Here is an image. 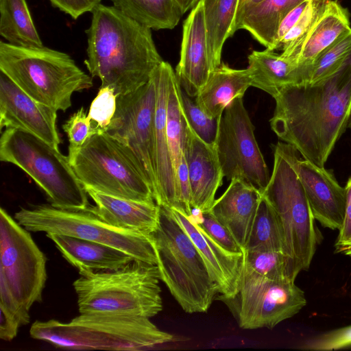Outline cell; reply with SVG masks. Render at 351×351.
<instances>
[{
  "instance_id": "cell-37",
  "label": "cell",
  "mask_w": 351,
  "mask_h": 351,
  "mask_svg": "<svg viewBox=\"0 0 351 351\" xmlns=\"http://www.w3.org/2000/svg\"><path fill=\"white\" fill-rule=\"evenodd\" d=\"M351 346V325L312 337L304 341L300 348L307 350L326 351Z\"/></svg>"
},
{
  "instance_id": "cell-29",
  "label": "cell",
  "mask_w": 351,
  "mask_h": 351,
  "mask_svg": "<svg viewBox=\"0 0 351 351\" xmlns=\"http://www.w3.org/2000/svg\"><path fill=\"white\" fill-rule=\"evenodd\" d=\"M117 10L154 30L172 29L183 13L176 0H109Z\"/></svg>"
},
{
  "instance_id": "cell-30",
  "label": "cell",
  "mask_w": 351,
  "mask_h": 351,
  "mask_svg": "<svg viewBox=\"0 0 351 351\" xmlns=\"http://www.w3.org/2000/svg\"><path fill=\"white\" fill-rule=\"evenodd\" d=\"M0 35L16 46H44L26 0H0Z\"/></svg>"
},
{
  "instance_id": "cell-10",
  "label": "cell",
  "mask_w": 351,
  "mask_h": 351,
  "mask_svg": "<svg viewBox=\"0 0 351 351\" xmlns=\"http://www.w3.org/2000/svg\"><path fill=\"white\" fill-rule=\"evenodd\" d=\"M14 219L29 232L74 237L119 249L138 260L156 265L152 235L120 228L106 222L90 204L83 209H62L50 204L21 208Z\"/></svg>"
},
{
  "instance_id": "cell-25",
  "label": "cell",
  "mask_w": 351,
  "mask_h": 351,
  "mask_svg": "<svg viewBox=\"0 0 351 351\" xmlns=\"http://www.w3.org/2000/svg\"><path fill=\"white\" fill-rule=\"evenodd\" d=\"M252 77L247 69H237L221 62L210 73L195 101L210 117L219 119L236 98H243Z\"/></svg>"
},
{
  "instance_id": "cell-22",
  "label": "cell",
  "mask_w": 351,
  "mask_h": 351,
  "mask_svg": "<svg viewBox=\"0 0 351 351\" xmlns=\"http://www.w3.org/2000/svg\"><path fill=\"white\" fill-rule=\"evenodd\" d=\"M93 200V208L108 223L126 230L151 235L157 228L160 206L155 201H137L86 189Z\"/></svg>"
},
{
  "instance_id": "cell-23",
  "label": "cell",
  "mask_w": 351,
  "mask_h": 351,
  "mask_svg": "<svg viewBox=\"0 0 351 351\" xmlns=\"http://www.w3.org/2000/svg\"><path fill=\"white\" fill-rule=\"evenodd\" d=\"M62 256L79 274L87 271H114L133 260L130 254L115 247L74 237L47 234Z\"/></svg>"
},
{
  "instance_id": "cell-20",
  "label": "cell",
  "mask_w": 351,
  "mask_h": 351,
  "mask_svg": "<svg viewBox=\"0 0 351 351\" xmlns=\"http://www.w3.org/2000/svg\"><path fill=\"white\" fill-rule=\"evenodd\" d=\"M186 120V119H185ZM185 154L193 208L210 210L224 178L215 145L199 138L186 120Z\"/></svg>"
},
{
  "instance_id": "cell-26",
  "label": "cell",
  "mask_w": 351,
  "mask_h": 351,
  "mask_svg": "<svg viewBox=\"0 0 351 351\" xmlns=\"http://www.w3.org/2000/svg\"><path fill=\"white\" fill-rule=\"evenodd\" d=\"M351 32L350 14L338 0H329L325 9L306 36L297 63L307 70L328 48Z\"/></svg>"
},
{
  "instance_id": "cell-6",
  "label": "cell",
  "mask_w": 351,
  "mask_h": 351,
  "mask_svg": "<svg viewBox=\"0 0 351 351\" xmlns=\"http://www.w3.org/2000/svg\"><path fill=\"white\" fill-rule=\"evenodd\" d=\"M160 280L188 313L208 311L219 294L199 250L169 208L160 206L152 233Z\"/></svg>"
},
{
  "instance_id": "cell-21",
  "label": "cell",
  "mask_w": 351,
  "mask_h": 351,
  "mask_svg": "<svg viewBox=\"0 0 351 351\" xmlns=\"http://www.w3.org/2000/svg\"><path fill=\"white\" fill-rule=\"evenodd\" d=\"M261 195L252 185L234 178L215 200L210 210L243 249L247 241Z\"/></svg>"
},
{
  "instance_id": "cell-12",
  "label": "cell",
  "mask_w": 351,
  "mask_h": 351,
  "mask_svg": "<svg viewBox=\"0 0 351 351\" xmlns=\"http://www.w3.org/2000/svg\"><path fill=\"white\" fill-rule=\"evenodd\" d=\"M221 300L243 329H271L306 304L304 293L295 280L267 278L243 267L236 295Z\"/></svg>"
},
{
  "instance_id": "cell-13",
  "label": "cell",
  "mask_w": 351,
  "mask_h": 351,
  "mask_svg": "<svg viewBox=\"0 0 351 351\" xmlns=\"http://www.w3.org/2000/svg\"><path fill=\"white\" fill-rule=\"evenodd\" d=\"M214 145L223 175L228 180L239 178L261 193L264 191L269 172L243 98L234 99L224 110Z\"/></svg>"
},
{
  "instance_id": "cell-16",
  "label": "cell",
  "mask_w": 351,
  "mask_h": 351,
  "mask_svg": "<svg viewBox=\"0 0 351 351\" xmlns=\"http://www.w3.org/2000/svg\"><path fill=\"white\" fill-rule=\"evenodd\" d=\"M173 71L171 64L163 60L153 73L156 88L154 156L157 193L155 202L160 206L182 210L180 193L172 165L167 135L169 80Z\"/></svg>"
},
{
  "instance_id": "cell-11",
  "label": "cell",
  "mask_w": 351,
  "mask_h": 351,
  "mask_svg": "<svg viewBox=\"0 0 351 351\" xmlns=\"http://www.w3.org/2000/svg\"><path fill=\"white\" fill-rule=\"evenodd\" d=\"M0 282L9 289L20 306L29 312L42 301L47 278V258L29 231L0 209Z\"/></svg>"
},
{
  "instance_id": "cell-7",
  "label": "cell",
  "mask_w": 351,
  "mask_h": 351,
  "mask_svg": "<svg viewBox=\"0 0 351 351\" xmlns=\"http://www.w3.org/2000/svg\"><path fill=\"white\" fill-rule=\"evenodd\" d=\"M274 151L273 171L262 193L278 215L284 234L285 253L298 276L308 269L315 252V219L296 171L299 152L281 141Z\"/></svg>"
},
{
  "instance_id": "cell-35",
  "label": "cell",
  "mask_w": 351,
  "mask_h": 351,
  "mask_svg": "<svg viewBox=\"0 0 351 351\" xmlns=\"http://www.w3.org/2000/svg\"><path fill=\"white\" fill-rule=\"evenodd\" d=\"M191 98L182 89L181 106L184 117L199 138L213 145L217 138L220 118L208 116Z\"/></svg>"
},
{
  "instance_id": "cell-45",
  "label": "cell",
  "mask_w": 351,
  "mask_h": 351,
  "mask_svg": "<svg viewBox=\"0 0 351 351\" xmlns=\"http://www.w3.org/2000/svg\"><path fill=\"white\" fill-rule=\"evenodd\" d=\"M335 252L349 256L351 258V237L341 243H336L335 245Z\"/></svg>"
},
{
  "instance_id": "cell-44",
  "label": "cell",
  "mask_w": 351,
  "mask_h": 351,
  "mask_svg": "<svg viewBox=\"0 0 351 351\" xmlns=\"http://www.w3.org/2000/svg\"><path fill=\"white\" fill-rule=\"evenodd\" d=\"M261 1L262 0H239V7L236 16V24L248 9Z\"/></svg>"
},
{
  "instance_id": "cell-17",
  "label": "cell",
  "mask_w": 351,
  "mask_h": 351,
  "mask_svg": "<svg viewBox=\"0 0 351 351\" xmlns=\"http://www.w3.org/2000/svg\"><path fill=\"white\" fill-rule=\"evenodd\" d=\"M213 70L208 55L204 1L199 0L183 23L180 57L175 73L182 90L193 98Z\"/></svg>"
},
{
  "instance_id": "cell-34",
  "label": "cell",
  "mask_w": 351,
  "mask_h": 351,
  "mask_svg": "<svg viewBox=\"0 0 351 351\" xmlns=\"http://www.w3.org/2000/svg\"><path fill=\"white\" fill-rule=\"evenodd\" d=\"M350 53L351 32L326 50L308 69L306 83H315L332 75L344 63Z\"/></svg>"
},
{
  "instance_id": "cell-42",
  "label": "cell",
  "mask_w": 351,
  "mask_h": 351,
  "mask_svg": "<svg viewBox=\"0 0 351 351\" xmlns=\"http://www.w3.org/2000/svg\"><path fill=\"white\" fill-rule=\"evenodd\" d=\"M0 338L2 340L12 341L21 327L18 321L4 308L0 307Z\"/></svg>"
},
{
  "instance_id": "cell-36",
  "label": "cell",
  "mask_w": 351,
  "mask_h": 351,
  "mask_svg": "<svg viewBox=\"0 0 351 351\" xmlns=\"http://www.w3.org/2000/svg\"><path fill=\"white\" fill-rule=\"evenodd\" d=\"M117 96L108 86H100L98 93L91 102L88 117L96 133L106 132L114 116Z\"/></svg>"
},
{
  "instance_id": "cell-31",
  "label": "cell",
  "mask_w": 351,
  "mask_h": 351,
  "mask_svg": "<svg viewBox=\"0 0 351 351\" xmlns=\"http://www.w3.org/2000/svg\"><path fill=\"white\" fill-rule=\"evenodd\" d=\"M262 250L281 251L285 253L284 234L280 219L263 193L247 241L243 248L245 251Z\"/></svg>"
},
{
  "instance_id": "cell-14",
  "label": "cell",
  "mask_w": 351,
  "mask_h": 351,
  "mask_svg": "<svg viewBox=\"0 0 351 351\" xmlns=\"http://www.w3.org/2000/svg\"><path fill=\"white\" fill-rule=\"evenodd\" d=\"M156 83L150 80L117 97V109L106 133L127 146L135 156L154 193H157L154 156Z\"/></svg>"
},
{
  "instance_id": "cell-28",
  "label": "cell",
  "mask_w": 351,
  "mask_h": 351,
  "mask_svg": "<svg viewBox=\"0 0 351 351\" xmlns=\"http://www.w3.org/2000/svg\"><path fill=\"white\" fill-rule=\"evenodd\" d=\"M208 34V49L214 69L221 64L226 40L236 30V16L239 0H203Z\"/></svg>"
},
{
  "instance_id": "cell-1",
  "label": "cell",
  "mask_w": 351,
  "mask_h": 351,
  "mask_svg": "<svg viewBox=\"0 0 351 351\" xmlns=\"http://www.w3.org/2000/svg\"><path fill=\"white\" fill-rule=\"evenodd\" d=\"M271 130L303 158L324 167L348 128L351 108V53L341 67L315 83L291 86L274 97Z\"/></svg>"
},
{
  "instance_id": "cell-5",
  "label": "cell",
  "mask_w": 351,
  "mask_h": 351,
  "mask_svg": "<svg viewBox=\"0 0 351 351\" xmlns=\"http://www.w3.org/2000/svg\"><path fill=\"white\" fill-rule=\"evenodd\" d=\"M80 274L73 283L80 313L151 318L162 310L156 265L133 260L117 270Z\"/></svg>"
},
{
  "instance_id": "cell-32",
  "label": "cell",
  "mask_w": 351,
  "mask_h": 351,
  "mask_svg": "<svg viewBox=\"0 0 351 351\" xmlns=\"http://www.w3.org/2000/svg\"><path fill=\"white\" fill-rule=\"evenodd\" d=\"M243 268L261 276L274 279L295 280V274L289 257L281 251L243 250Z\"/></svg>"
},
{
  "instance_id": "cell-8",
  "label": "cell",
  "mask_w": 351,
  "mask_h": 351,
  "mask_svg": "<svg viewBox=\"0 0 351 351\" xmlns=\"http://www.w3.org/2000/svg\"><path fill=\"white\" fill-rule=\"evenodd\" d=\"M0 160L29 175L45 193L50 204L62 209H83L88 193L68 156L30 133L5 129L0 138Z\"/></svg>"
},
{
  "instance_id": "cell-38",
  "label": "cell",
  "mask_w": 351,
  "mask_h": 351,
  "mask_svg": "<svg viewBox=\"0 0 351 351\" xmlns=\"http://www.w3.org/2000/svg\"><path fill=\"white\" fill-rule=\"evenodd\" d=\"M62 129L68 136L69 152L79 149L91 136L97 134L83 107L70 117Z\"/></svg>"
},
{
  "instance_id": "cell-18",
  "label": "cell",
  "mask_w": 351,
  "mask_h": 351,
  "mask_svg": "<svg viewBox=\"0 0 351 351\" xmlns=\"http://www.w3.org/2000/svg\"><path fill=\"white\" fill-rule=\"evenodd\" d=\"M172 215L189 234L199 250L215 282L219 300L234 297L239 289L243 267V252H230L214 241L191 216L169 208Z\"/></svg>"
},
{
  "instance_id": "cell-24",
  "label": "cell",
  "mask_w": 351,
  "mask_h": 351,
  "mask_svg": "<svg viewBox=\"0 0 351 351\" xmlns=\"http://www.w3.org/2000/svg\"><path fill=\"white\" fill-rule=\"evenodd\" d=\"M247 60V69L252 77V86L266 92L272 97L287 87L306 82L304 66L273 50H254Z\"/></svg>"
},
{
  "instance_id": "cell-9",
  "label": "cell",
  "mask_w": 351,
  "mask_h": 351,
  "mask_svg": "<svg viewBox=\"0 0 351 351\" xmlns=\"http://www.w3.org/2000/svg\"><path fill=\"white\" fill-rule=\"evenodd\" d=\"M68 158L85 189L137 200L155 201L152 188L131 150L106 132L91 136Z\"/></svg>"
},
{
  "instance_id": "cell-2",
  "label": "cell",
  "mask_w": 351,
  "mask_h": 351,
  "mask_svg": "<svg viewBox=\"0 0 351 351\" xmlns=\"http://www.w3.org/2000/svg\"><path fill=\"white\" fill-rule=\"evenodd\" d=\"M84 64L101 87L112 88L118 97L147 83L163 61L152 29L124 15L114 7L99 3L91 12Z\"/></svg>"
},
{
  "instance_id": "cell-40",
  "label": "cell",
  "mask_w": 351,
  "mask_h": 351,
  "mask_svg": "<svg viewBox=\"0 0 351 351\" xmlns=\"http://www.w3.org/2000/svg\"><path fill=\"white\" fill-rule=\"evenodd\" d=\"M51 5L77 20L101 3V0H49Z\"/></svg>"
},
{
  "instance_id": "cell-46",
  "label": "cell",
  "mask_w": 351,
  "mask_h": 351,
  "mask_svg": "<svg viewBox=\"0 0 351 351\" xmlns=\"http://www.w3.org/2000/svg\"><path fill=\"white\" fill-rule=\"evenodd\" d=\"M183 14L189 9L193 8L199 0H176Z\"/></svg>"
},
{
  "instance_id": "cell-19",
  "label": "cell",
  "mask_w": 351,
  "mask_h": 351,
  "mask_svg": "<svg viewBox=\"0 0 351 351\" xmlns=\"http://www.w3.org/2000/svg\"><path fill=\"white\" fill-rule=\"evenodd\" d=\"M295 168L315 219L325 228L339 230L346 210L345 187L329 170L308 160L299 158Z\"/></svg>"
},
{
  "instance_id": "cell-43",
  "label": "cell",
  "mask_w": 351,
  "mask_h": 351,
  "mask_svg": "<svg viewBox=\"0 0 351 351\" xmlns=\"http://www.w3.org/2000/svg\"><path fill=\"white\" fill-rule=\"evenodd\" d=\"M346 192V204L344 219L336 243H341L351 237V177L348 179L345 186Z\"/></svg>"
},
{
  "instance_id": "cell-15",
  "label": "cell",
  "mask_w": 351,
  "mask_h": 351,
  "mask_svg": "<svg viewBox=\"0 0 351 351\" xmlns=\"http://www.w3.org/2000/svg\"><path fill=\"white\" fill-rule=\"evenodd\" d=\"M57 111L36 101L0 71V130H20L59 149Z\"/></svg>"
},
{
  "instance_id": "cell-47",
  "label": "cell",
  "mask_w": 351,
  "mask_h": 351,
  "mask_svg": "<svg viewBox=\"0 0 351 351\" xmlns=\"http://www.w3.org/2000/svg\"><path fill=\"white\" fill-rule=\"evenodd\" d=\"M348 128L351 129V108H350V114H349Z\"/></svg>"
},
{
  "instance_id": "cell-41",
  "label": "cell",
  "mask_w": 351,
  "mask_h": 351,
  "mask_svg": "<svg viewBox=\"0 0 351 351\" xmlns=\"http://www.w3.org/2000/svg\"><path fill=\"white\" fill-rule=\"evenodd\" d=\"M308 0H304L292 9L281 21L276 34L274 50L278 49V46L289 31L295 25L301 16Z\"/></svg>"
},
{
  "instance_id": "cell-4",
  "label": "cell",
  "mask_w": 351,
  "mask_h": 351,
  "mask_svg": "<svg viewBox=\"0 0 351 351\" xmlns=\"http://www.w3.org/2000/svg\"><path fill=\"white\" fill-rule=\"evenodd\" d=\"M0 71L30 97L56 111L72 105L75 92L89 89L93 79L67 53L46 47L0 42Z\"/></svg>"
},
{
  "instance_id": "cell-33",
  "label": "cell",
  "mask_w": 351,
  "mask_h": 351,
  "mask_svg": "<svg viewBox=\"0 0 351 351\" xmlns=\"http://www.w3.org/2000/svg\"><path fill=\"white\" fill-rule=\"evenodd\" d=\"M329 0H308L295 25L281 40L278 49L281 56L297 63L302 45L317 20L322 14ZM298 64V63H297Z\"/></svg>"
},
{
  "instance_id": "cell-39",
  "label": "cell",
  "mask_w": 351,
  "mask_h": 351,
  "mask_svg": "<svg viewBox=\"0 0 351 351\" xmlns=\"http://www.w3.org/2000/svg\"><path fill=\"white\" fill-rule=\"evenodd\" d=\"M200 213L201 221L198 223L214 241L230 252H243V249L238 244L230 231L218 221L210 210Z\"/></svg>"
},
{
  "instance_id": "cell-27",
  "label": "cell",
  "mask_w": 351,
  "mask_h": 351,
  "mask_svg": "<svg viewBox=\"0 0 351 351\" xmlns=\"http://www.w3.org/2000/svg\"><path fill=\"white\" fill-rule=\"evenodd\" d=\"M304 0H262L248 9L236 24L266 49L274 50L279 25L285 16Z\"/></svg>"
},
{
  "instance_id": "cell-3",
  "label": "cell",
  "mask_w": 351,
  "mask_h": 351,
  "mask_svg": "<svg viewBox=\"0 0 351 351\" xmlns=\"http://www.w3.org/2000/svg\"><path fill=\"white\" fill-rule=\"evenodd\" d=\"M30 336L71 350H138L174 341L141 316L80 313L69 322L35 321Z\"/></svg>"
}]
</instances>
